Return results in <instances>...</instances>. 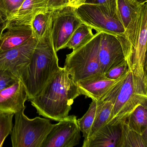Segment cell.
<instances>
[{"instance_id":"18","label":"cell","mask_w":147,"mask_h":147,"mask_svg":"<svg viewBox=\"0 0 147 147\" xmlns=\"http://www.w3.org/2000/svg\"><path fill=\"white\" fill-rule=\"evenodd\" d=\"M126 120L130 128L142 135L147 127V98L134 109Z\"/></svg>"},{"instance_id":"27","label":"cell","mask_w":147,"mask_h":147,"mask_svg":"<svg viewBox=\"0 0 147 147\" xmlns=\"http://www.w3.org/2000/svg\"><path fill=\"white\" fill-rule=\"evenodd\" d=\"M90 3L102 4L112 14L117 15V0H92Z\"/></svg>"},{"instance_id":"9","label":"cell","mask_w":147,"mask_h":147,"mask_svg":"<svg viewBox=\"0 0 147 147\" xmlns=\"http://www.w3.org/2000/svg\"><path fill=\"white\" fill-rule=\"evenodd\" d=\"M80 139L77 117L68 116L54 124L42 147H73L79 144Z\"/></svg>"},{"instance_id":"17","label":"cell","mask_w":147,"mask_h":147,"mask_svg":"<svg viewBox=\"0 0 147 147\" xmlns=\"http://www.w3.org/2000/svg\"><path fill=\"white\" fill-rule=\"evenodd\" d=\"M115 102V100L111 99L99 100L96 102V114L88 139L94 135L101 128L109 121L111 118Z\"/></svg>"},{"instance_id":"23","label":"cell","mask_w":147,"mask_h":147,"mask_svg":"<svg viewBox=\"0 0 147 147\" xmlns=\"http://www.w3.org/2000/svg\"><path fill=\"white\" fill-rule=\"evenodd\" d=\"M24 0H0V16L6 22L15 14Z\"/></svg>"},{"instance_id":"13","label":"cell","mask_w":147,"mask_h":147,"mask_svg":"<svg viewBox=\"0 0 147 147\" xmlns=\"http://www.w3.org/2000/svg\"><path fill=\"white\" fill-rule=\"evenodd\" d=\"M122 129L121 124L108 123L94 135L84 140L83 147H120Z\"/></svg>"},{"instance_id":"22","label":"cell","mask_w":147,"mask_h":147,"mask_svg":"<svg viewBox=\"0 0 147 147\" xmlns=\"http://www.w3.org/2000/svg\"><path fill=\"white\" fill-rule=\"evenodd\" d=\"M96 106L97 102L92 100L86 113L81 118L78 120L80 132H82L84 138V140H86L89 138L95 118Z\"/></svg>"},{"instance_id":"7","label":"cell","mask_w":147,"mask_h":147,"mask_svg":"<svg viewBox=\"0 0 147 147\" xmlns=\"http://www.w3.org/2000/svg\"><path fill=\"white\" fill-rule=\"evenodd\" d=\"M83 23L74 7L69 5L53 10L52 38L56 51L65 48L74 32Z\"/></svg>"},{"instance_id":"1","label":"cell","mask_w":147,"mask_h":147,"mask_svg":"<svg viewBox=\"0 0 147 147\" xmlns=\"http://www.w3.org/2000/svg\"><path fill=\"white\" fill-rule=\"evenodd\" d=\"M80 95L77 83L62 67L41 92L30 101L39 115L59 121L69 116L74 100Z\"/></svg>"},{"instance_id":"24","label":"cell","mask_w":147,"mask_h":147,"mask_svg":"<svg viewBox=\"0 0 147 147\" xmlns=\"http://www.w3.org/2000/svg\"><path fill=\"white\" fill-rule=\"evenodd\" d=\"M14 114L0 110V147L10 134L13 129V119Z\"/></svg>"},{"instance_id":"26","label":"cell","mask_w":147,"mask_h":147,"mask_svg":"<svg viewBox=\"0 0 147 147\" xmlns=\"http://www.w3.org/2000/svg\"><path fill=\"white\" fill-rule=\"evenodd\" d=\"M20 79L7 70L0 69V91L14 84Z\"/></svg>"},{"instance_id":"28","label":"cell","mask_w":147,"mask_h":147,"mask_svg":"<svg viewBox=\"0 0 147 147\" xmlns=\"http://www.w3.org/2000/svg\"><path fill=\"white\" fill-rule=\"evenodd\" d=\"M69 5V0H49L47 9L49 11Z\"/></svg>"},{"instance_id":"4","label":"cell","mask_w":147,"mask_h":147,"mask_svg":"<svg viewBox=\"0 0 147 147\" xmlns=\"http://www.w3.org/2000/svg\"><path fill=\"white\" fill-rule=\"evenodd\" d=\"M26 108L14 114V125L10 133L12 146L42 147L54 124L46 118L30 119L24 113Z\"/></svg>"},{"instance_id":"11","label":"cell","mask_w":147,"mask_h":147,"mask_svg":"<svg viewBox=\"0 0 147 147\" xmlns=\"http://www.w3.org/2000/svg\"><path fill=\"white\" fill-rule=\"evenodd\" d=\"M98 58L103 74L111 68L127 61L118 36L101 32Z\"/></svg>"},{"instance_id":"10","label":"cell","mask_w":147,"mask_h":147,"mask_svg":"<svg viewBox=\"0 0 147 147\" xmlns=\"http://www.w3.org/2000/svg\"><path fill=\"white\" fill-rule=\"evenodd\" d=\"M38 42L34 35L19 46L0 52V69L7 70L20 79L23 70L31 62Z\"/></svg>"},{"instance_id":"30","label":"cell","mask_w":147,"mask_h":147,"mask_svg":"<svg viewBox=\"0 0 147 147\" xmlns=\"http://www.w3.org/2000/svg\"><path fill=\"white\" fill-rule=\"evenodd\" d=\"M80 0H69V5L77 8L78 7Z\"/></svg>"},{"instance_id":"33","label":"cell","mask_w":147,"mask_h":147,"mask_svg":"<svg viewBox=\"0 0 147 147\" xmlns=\"http://www.w3.org/2000/svg\"><path fill=\"white\" fill-rule=\"evenodd\" d=\"M88 0H80L79 2V6L80 5H81V4H83V3H85L86 2L88 1Z\"/></svg>"},{"instance_id":"12","label":"cell","mask_w":147,"mask_h":147,"mask_svg":"<svg viewBox=\"0 0 147 147\" xmlns=\"http://www.w3.org/2000/svg\"><path fill=\"white\" fill-rule=\"evenodd\" d=\"M28 100L26 90L20 79L0 91V110L16 114L26 108L25 103Z\"/></svg>"},{"instance_id":"8","label":"cell","mask_w":147,"mask_h":147,"mask_svg":"<svg viewBox=\"0 0 147 147\" xmlns=\"http://www.w3.org/2000/svg\"><path fill=\"white\" fill-rule=\"evenodd\" d=\"M147 49V2L142 4L136 34L131 46L130 70L147 85L145 70Z\"/></svg>"},{"instance_id":"35","label":"cell","mask_w":147,"mask_h":147,"mask_svg":"<svg viewBox=\"0 0 147 147\" xmlns=\"http://www.w3.org/2000/svg\"><path fill=\"white\" fill-rule=\"evenodd\" d=\"M146 76L147 79V70L146 71Z\"/></svg>"},{"instance_id":"2","label":"cell","mask_w":147,"mask_h":147,"mask_svg":"<svg viewBox=\"0 0 147 147\" xmlns=\"http://www.w3.org/2000/svg\"><path fill=\"white\" fill-rule=\"evenodd\" d=\"M51 29L52 17L45 33L38 40L31 62L23 70L20 77L29 101L41 92L51 79L62 68L59 65Z\"/></svg>"},{"instance_id":"32","label":"cell","mask_w":147,"mask_h":147,"mask_svg":"<svg viewBox=\"0 0 147 147\" xmlns=\"http://www.w3.org/2000/svg\"><path fill=\"white\" fill-rule=\"evenodd\" d=\"M132 1L136 2L140 4H143L147 2V0H132Z\"/></svg>"},{"instance_id":"15","label":"cell","mask_w":147,"mask_h":147,"mask_svg":"<svg viewBox=\"0 0 147 147\" xmlns=\"http://www.w3.org/2000/svg\"><path fill=\"white\" fill-rule=\"evenodd\" d=\"M120 79L112 80L107 78L104 74H100L77 84L81 95L97 102L103 98Z\"/></svg>"},{"instance_id":"20","label":"cell","mask_w":147,"mask_h":147,"mask_svg":"<svg viewBox=\"0 0 147 147\" xmlns=\"http://www.w3.org/2000/svg\"><path fill=\"white\" fill-rule=\"evenodd\" d=\"M94 35L92 28L83 23L74 32L66 44L65 48L75 50L90 41Z\"/></svg>"},{"instance_id":"6","label":"cell","mask_w":147,"mask_h":147,"mask_svg":"<svg viewBox=\"0 0 147 147\" xmlns=\"http://www.w3.org/2000/svg\"><path fill=\"white\" fill-rule=\"evenodd\" d=\"M76 12L83 23L96 32L125 38V28L118 15L110 12L103 5L86 2L76 8Z\"/></svg>"},{"instance_id":"25","label":"cell","mask_w":147,"mask_h":147,"mask_svg":"<svg viewBox=\"0 0 147 147\" xmlns=\"http://www.w3.org/2000/svg\"><path fill=\"white\" fill-rule=\"evenodd\" d=\"M130 70V66L127 61L118 65L108 71L104 75L107 78L117 80Z\"/></svg>"},{"instance_id":"5","label":"cell","mask_w":147,"mask_h":147,"mask_svg":"<svg viewBox=\"0 0 147 147\" xmlns=\"http://www.w3.org/2000/svg\"><path fill=\"white\" fill-rule=\"evenodd\" d=\"M147 98V85L130 70L119 89L109 123L119 124Z\"/></svg>"},{"instance_id":"19","label":"cell","mask_w":147,"mask_h":147,"mask_svg":"<svg viewBox=\"0 0 147 147\" xmlns=\"http://www.w3.org/2000/svg\"><path fill=\"white\" fill-rule=\"evenodd\" d=\"M121 123L122 133L120 147H147L142 135L130 128L126 120Z\"/></svg>"},{"instance_id":"3","label":"cell","mask_w":147,"mask_h":147,"mask_svg":"<svg viewBox=\"0 0 147 147\" xmlns=\"http://www.w3.org/2000/svg\"><path fill=\"white\" fill-rule=\"evenodd\" d=\"M101 34L96 32L90 41L66 55L64 67L75 83L103 74L98 58Z\"/></svg>"},{"instance_id":"34","label":"cell","mask_w":147,"mask_h":147,"mask_svg":"<svg viewBox=\"0 0 147 147\" xmlns=\"http://www.w3.org/2000/svg\"><path fill=\"white\" fill-rule=\"evenodd\" d=\"M145 72H146V70H147V49L146 56V63H145Z\"/></svg>"},{"instance_id":"16","label":"cell","mask_w":147,"mask_h":147,"mask_svg":"<svg viewBox=\"0 0 147 147\" xmlns=\"http://www.w3.org/2000/svg\"><path fill=\"white\" fill-rule=\"evenodd\" d=\"M49 0H24L15 14L6 22L7 24L31 25L35 16L47 11Z\"/></svg>"},{"instance_id":"14","label":"cell","mask_w":147,"mask_h":147,"mask_svg":"<svg viewBox=\"0 0 147 147\" xmlns=\"http://www.w3.org/2000/svg\"><path fill=\"white\" fill-rule=\"evenodd\" d=\"M33 35L31 25L15 23L6 24L0 36V52L22 45Z\"/></svg>"},{"instance_id":"29","label":"cell","mask_w":147,"mask_h":147,"mask_svg":"<svg viewBox=\"0 0 147 147\" xmlns=\"http://www.w3.org/2000/svg\"><path fill=\"white\" fill-rule=\"evenodd\" d=\"M5 26H6V22L2 20L1 16H0V36L4 30Z\"/></svg>"},{"instance_id":"31","label":"cell","mask_w":147,"mask_h":147,"mask_svg":"<svg viewBox=\"0 0 147 147\" xmlns=\"http://www.w3.org/2000/svg\"><path fill=\"white\" fill-rule=\"evenodd\" d=\"M142 135L147 147V127L146 130L142 134Z\"/></svg>"},{"instance_id":"21","label":"cell","mask_w":147,"mask_h":147,"mask_svg":"<svg viewBox=\"0 0 147 147\" xmlns=\"http://www.w3.org/2000/svg\"><path fill=\"white\" fill-rule=\"evenodd\" d=\"M52 11L41 12L35 16L32 21L33 33L38 40H40L45 33L51 20Z\"/></svg>"}]
</instances>
